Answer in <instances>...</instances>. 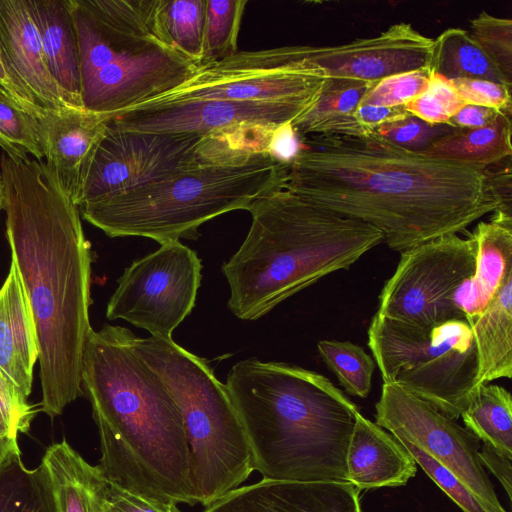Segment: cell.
<instances>
[{"label": "cell", "instance_id": "6da1fadb", "mask_svg": "<svg viewBox=\"0 0 512 512\" xmlns=\"http://www.w3.org/2000/svg\"><path fill=\"white\" fill-rule=\"evenodd\" d=\"M288 164L284 187L368 224L403 252L464 232L497 210L482 167L445 162L380 135H308Z\"/></svg>", "mask_w": 512, "mask_h": 512}, {"label": "cell", "instance_id": "7a4b0ae2", "mask_svg": "<svg viewBox=\"0 0 512 512\" xmlns=\"http://www.w3.org/2000/svg\"><path fill=\"white\" fill-rule=\"evenodd\" d=\"M3 210L11 260L33 313L39 346L40 411L52 420L79 396L92 327L93 252L78 206L41 160L2 153Z\"/></svg>", "mask_w": 512, "mask_h": 512}, {"label": "cell", "instance_id": "3957f363", "mask_svg": "<svg viewBox=\"0 0 512 512\" xmlns=\"http://www.w3.org/2000/svg\"><path fill=\"white\" fill-rule=\"evenodd\" d=\"M129 329L89 332L81 386L92 406L107 481L161 503L195 504L190 453L179 407L130 347Z\"/></svg>", "mask_w": 512, "mask_h": 512}, {"label": "cell", "instance_id": "277c9868", "mask_svg": "<svg viewBox=\"0 0 512 512\" xmlns=\"http://www.w3.org/2000/svg\"><path fill=\"white\" fill-rule=\"evenodd\" d=\"M225 385L263 478L348 481L346 455L359 410L329 379L249 358L231 368Z\"/></svg>", "mask_w": 512, "mask_h": 512}, {"label": "cell", "instance_id": "5b68a950", "mask_svg": "<svg viewBox=\"0 0 512 512\" xmlns=\"http://www.w3.org/2000/svg\"><path fill=\"white\" fill-rule=\"evenodd\" d=\"M237 252L222 266L228 307L242 320H256L329 274L348 269L383 243L363 222L325 209L284 185L258 198Z\"/></svg>", "mask_w": 512, "mask_h": 512}, {"label": "cell", "instance_id": "8992f818", "mask_svg": "<svg viewBox=\"0 0 512 512\" xmlns=\"http://www.w3.org/2000/svg\"><path fill=\"white\" fill-rule=\"evenodd\" d=\"M288 164L266 151H239L130 192L78 207L109 237L140 236L160 244L195 239L205 222L248 208L284 185Z\"/></svg>", "mask_w": 512, "mask_h": 512}, {"label": "cell", "instance_id": "52a82bcc", "mask_svg": "<svg viewBox=\"0 0 512 512\" xmlns=\"http://www.w3.org/2000/svg\"><path fill=\"white\" fill-rule=\"evenodd\" d=\"M131 349L159 376L180 409L195 503L205 507L240 487L253 469L247 437L226 385L209 363L172 339L136 337Z\"/></svg>", "mask_w": 512, "mask_h": 512}, {"label": "cell", "instance_id": "ba28073f", "mask_svg": "<svg viewBox=\"0 0 512 512\" xmlns=\"http://www.w3.org/2000/svg\"><path fill=\"white\" fill-rule=\"evenodd\" d=\"M367 343L383 383L451 419L461 416L480 386L475 340L465 319L418 326L375 313Z\"/></svg>", "mask_w": 512, "mask_h": 512}, {"label": "cell", "instance_id": "9c48e42d", "mask_svg": "<svg viewBox=\"0 0 512 512\" xmlns=\"http://www.w3.org/2000/svg\"><path fill=\"white\" fill-rule=\"evenodd\" d=\"M255 134L200 136L129 131L107 119L77 206L126 193L239 151H264Z\"/></svg>", "mask_w": 512, "mask_h": 512}, {"label": "cell", "instance_id": "30bf717a", "mask_svg": "<svg viewBox=\"0 0 512 512\" xmlns=\"http://www.w3.org/2000/svg\"><path fill=\"white\" fill-rule=\"evenodd\" d=\"M476 242L447 234L401 252L380 295L379 315L418 326L465 319L455 305L457 287L474 272Z\"/></svg>", "mask_w": 512, "mask_h": 512}, {"label": "cell", "instance_id": "8fae6325", "mask_svg": "<svg viewBox=\"0 0 512 512\" xmlns=\"http://www.w3.org/2000/svg\"><path fill=\"white\" fill-rule=\"evenodd\" d=\"M201 269L197 253L179 240L160 244L124 270L106 317L123 319L151 336L172 339L173 331L195 306Z\"/></svg>", "mask_w": 512, "mask_h": 512}, {"label": "cell", "instance_id": "7c38bea8", "mask_svg": "<svg viewBox=\"0 0 512 512\" xmlns=\"http://www.w3.org/2000/svg\"><path fill=\"white\" fill-rule=\"evenodd\" d=\"M324 82L325 78L318 72L302 68L293 46L238 51L221 61L200 67L181 86L143 104L231 100L312 106Z\"/></svg>", "mask_w": 512, "mask_h": 512}, {"label": "cell", "instance_id": "4fadbf2b", "mask_svg": "<svg viewBox=\"0 0 512 512\" xmlns=\"http://www.w3.org/2000/svg\"><path fill=\"white\" fill-rule=\"evenodd\" d=\"M375 423L419 446L450 470L490 512H507L479 458L480 440L456 420L402 388L383 383Z\"/></svg>", "mask_w": 512, "mask_h": 512}, {"label": "cell", "instance_id": "5bb4252c", "mask_svg": "<svg viewBox=\"0 0 512 512\" xmlns=\"http://www.w3.org/2000/svg\"><path fill=\"white\" fill-rule=\"evenodd\" d=\"M311 105L283 102L193 100L142 104L108 117L129 131L200 136H237L274 132Z\"/></svg>", "mask_w": 512, "mask_h": 512}, {"label": "cell", "instance_id": "9a60e30c", "mask_svg": "<svg viewBox=\"0 0 512 512\" xmlns=\"http://www.w3.org/2000/svg\"><path fill=\"white\" fill-rule=\"evenodd\" d=\"M199 68L166 38H151L101 68L83 86L82 106L110 117L176 89Z\"/></svg>", "mask_w": 512, "mask_h": 512}, {"label": "cell", "instance_id": "2e32d148", "mask_svg": "<svg viewBox=\"0 0 512 512\" xmlns=\"http://www.w3.org/2000/svg\"><path fill=\"white\" fill-rule=\"evenodd\" d=\"M433 39L411 24L397 23L379 35L337 46L295 45L302 67L324 78L369 82L429 67Z\"/></svg>", "mask_w": 512, "mask_h": 512}, {"label": "cell", "instance_id": "e0dca14e", "mask_svg": "<svg viewBox=\"0 0 512 512\" xmlns=\"http://www.w3.org/2000/svg\"><path fill=\"white\" fill-rule=\"evenodd\" d=\"M159 1L71 0L82 88L121 52L154 37L168 39L160 24Z\"/></svg>", "mask_w": 512, "mask_h": 512}, {"label": "cell", "instance_id": "ac0fdd59", "mask_svg": "<svg viewBox=\"0 0 512 512\" xmlns=\"http://www.w3.org/2000/svg\"><path fill=\"white\" fill-rule=\"evenodd\" d=\"M0 49L9 77L35 112L84 110L51 77L26 0H0Z\"/></svg>", "mask_w": 512, "mask_h": 512}, {"label": "cell", "instance_id": "d6986e66", "mask_svg": "<svg viewBox=\"0 0 512 512\" xmlns=\"http://www.w3.org/2000/svg\"><path fill=\"white\" fill-rule=\"evenodd\" d=\"M203 512H363L349 481L265 479L238 487Z\"/></svg>", "mask_w": 512, "mask_h": 512}, {"label": "cell", "instance_id": "ffe728a7", "mask_svg": "<svg viewBox=\"0 0 512 512\" xmlns=\"http://www.w3.org/2000/svg\"><path fill=\"white\" fill-rule=\"evenodd\" d=\"M46 165L64 192L77 205L107 116L86 110L36 114Z\"/></svg>", "mask_w": 512, "mask_h": 512}, {"label": "cell", "instance_id": "44dd1931", "mask_svg": "<svg viewBox=\"0 0 512 512\" xmlns=\"http://www.w3.org/2000/svg\"><path fill=\"white\" fill-rule=\"evenodd\" d=\"M346 468L348 481L361 492L405 485L416 475L417 463L391 433L358 411Z\"/></svg>", "mask_w": 512, "mask_h": 512}, {"label": "cell", "instance_id": "7402d4cb", "mask_svg": "<svg viewBox=\"0 0 512 512\" xmlns=\"http://www.w3.org/2000/svg\"><path fill=\"white\" fill-rule=\"evenodd\" d=\"M476 242L474 272L455 290L453 301L471 324L512 271V216L495 211L471 233Z\"/></svg>", "mask_w": 512, "mask_h": 512}, {"label": "cell", "instance_id": "603a6c76", "mask_svg": "<svg viewBox=\"0 0 512 512\" xmlns=\"http://www.w3.org/2000/svg\"><path fill=\"white\" fill-rule=\"evenodd\" d=\"M39 356L36 325L14 261L0 288V369L26 395Z\"/></svg>", "mask_w": 512, "mask_h": 512}, {"label": "cell", "instance_id": "cb8c5ba5", "mask_svg": "<svg viewBox=\"0 0 512 512\" xmlns=\"http://www.w3.org/2000/svg\"><path fill=\"white\" fill-rule=\"evenodd\" d=\"M26 3L51 77L78 108L84 109L80 47L71 0H26Z\"/></svg>", "mask_w": 512, "mask_h": 512}, {"label": "cell", "instance_id": "d4e9b609", "mask_svg": "<svg viewBox=\"0 0 512 512\" xmlns=\"http://www.w3.org/2000/svg\"><path fill=\"white\" fill-rule=\"evenodd\" d=\"M41 464L56 512H103L107 479L65 439L46 449Z\"/></svg>", "mask_w": 512, "mask_h": 512}, {"label": "cell", "instance_id": "484cf974", "mask_svg": "<svg viewBox=\"0 0 512 512\" xmlns=\"http://www.w3.org/2000/svg\"><path fill=\"white\" fill-rule=\"evenodd\" d=\"M478 356L480 384L512 376V271L483 312L469 324Z\"/></svg>", "mask_w": 512, "mask_h": 512}, {"label": "cell", "instance_id": "4316f807", "mask_svg": "<svg viewBox=\"0 0 512 512\" xmlns=\"http://www.w3.org/2000/svg\"><path fill=\"white\" fill-rule=\"evenodd\" d=\"M376 82L325 78L314 104L291 124L299 137L308 135L365 136L369 133L355 111Z\"/></svg>", "mask_w": 512, "mask_h": 512}, {"label": "cell", "instance_id": "83f0119b", "mask_svg": "<svg viewBox=\"0 0 512 512\" xmlns=\"http://www.w3.org/2000/svg\"><path fill=\"white\" fill-rule=\"evenodd\" d=\"M420 154L455 164L483 167L511 157L510 116L498 111L490 123L478 128H455Z\"/></svg>", "mask_w": 512, "mask_h": 512}, {"label": "cell", "instance_id": "f1b7e54d", "mask_svg": "<svg viewBox=\"0 0 512 512\" xmlns=\"http://www.w3.org/2000/svg\"><path fill=\"white\" fill-rule=\"evenodd\" d=\"M429 68L448 80L484 79L506 85L492 60L471 34L460 28H449L433 39Z\"/></svg>", "mask_w": 512, "mask_h": 512}, {"label": "cell", "instance_id": "f546056e", "mask_svg": "<svg viewBox=\"0 0 512 512\" xmlns=\"http://www.w3.org/2000/svg\"><path fill=\"white\" fill-rule=\"evenodd\" d=\"M466 429L483 444L512 458V398L496 384H480L460 416Z\"/></svg>", "mask_w": 512, "mask_h": 512}, {"label": "cell", "instance_id": "4dcf8cb0", "mask_svg": "<svg viewBox=\"0 0 512 512\" xmlns=\"http://www.w3.org/2000/svg\"><path fill=\"white\" fill-rule=\"evenodd\" d=\"M0 512H56L42 464L28 469L19 447L0 464Z\"/></svg>", "mask_w": 512, "mask_h": 512}, {"label": "cell", "instance_id": "1f68e13d", "mask_svg": "<svg viewBox=\"0 0 512 512\" xmlns=\"http://www.w3.org/2000/svg\"><path fill=\"white\" fill-rule=\"evenodd\" d=\"M206 0H160L159 19L169 41L200 66Z\"/></svg>", "mask_w": 512, "mask_h": 512}, {"label": "cell", "instance_id": "d6a6232c", "mask_svg": "<svg viewBox=\"0 0 512 512\" xmlns=\"http://www.w3.org/2000/svg\"><path fill=\"white\" fill-rule=\"evenodd\" d=\"M247 0H206L200 67L238 52L237 39Z\"/></svg>", "mask_w": 512, "mask_h": 512}, {"label": "cell", "instance_id": "836d02e7", "mask_svg": "<svg viewBox=\"0 0 512 512\" xmlns=\"http://www.w3.org/2000/svg\"><path fill=\"white\" fill-rule=\"evenodd\" d=\"M317 349L348 394L360 398L369 395L376 364L362 347L350 341L320 340Z\"/></svg>", "mask_w": 512, "mask_h": 512}, {"label": "cell", "instance_id": "e575fe53", "mask_svg": "<svg viewBox=\"0 0 512 512\" xmlns=\"http://www.w3.org/2000/svg\"><path fill=\"white\" fill-rule=\"evenodd\" d=\"M0 147L13 157L43 160L36 114L0 88Z\"/></svg>", "mask_w": 512, "mask_h": 512}, {"label": "cell", "instance_id": "d590c367", "mask_svg": "<svg viewBox=\"0 0 512 512\" xmlns=\"http://www.w3.org/2000/svg\"><path fill=\"white\" fill-rule=\"evenodd\" d=\"M471 36L495 64L506 85H512V20L482 11L471 21Z\"/></svg>", "mask_w": 512, "mask_h": 512}, {"label": "cell", "instance_id": "8d00e7d4", "mask_svg": "<svg viewBox=\"0 0 512 512\" xmlns=\"http://www.w3.org/2000/svg\"><path fill=\"white\" fill-rule=\"evenodd\" d=\"M465 105L451 80L432 73L427 90L404 106L410 114L425 122L448 124Z\"/></svg>", "mask_w": 512, "mask_h": 512}, {"label": "cell", "instance_id": "74e56055", "mask_svg": "<svg viewBox=\"0 0 512 512\" xmlns=\"http://www.w3.org/2000/svg\"><path fill=\"white\" fill-rule=\"evenodd\" d=\"M431 75L430 68L424 67L383 78L373 85L359 105L404 106L427 90Z\"/></svg>", "mask_w": 512, "mask_h": 512}, {"label": "cell", "instance_id": "f35d334b", "mask_svg": "<svg viewBox=\"0 0 512 512\" xmlns=\"http://www.w3.org/2000/svg\"><path fill=\"white\" fill-rule=\"evenodd\" d=\"M413 456L417 465L460 507L463 512H490L488 508L450 470L416 444L394 436Z\"/></svg>", "mask_w": 512, "mask_h": 512}, {"label": "cell", "instance_id": "ab89813d", "mask_svg": "<svg viewBox=\"0 0 512 512\" xmlns=\"http://www.w3.org/2000/svg\"><path fill=\"white\" fill-rule=\"evenodd\" d=\"M39 409L0 369V439L17 441L27 433Z\"/></svg>", "mask_w": 512, "mask_h": 512}, {"label": "cell", "instance_id": "60d3db41", "mask_svg": "<svg viewBox=\"0 0 512 512\" xmlns=\"http://www.w3.org/2000/svg\"><path fill=\"white\" fill-rule=\"evenodd\" d=\"M454 129L448 124H431L409 115L378 127L374 133L401 148L420 153Z\"/></svg>", "mask_w": 512, "mask_h": 512}, {"label": "cell", "instance_id": "b9f144b4", "mask_svg": "<svg viewBox=\"0 0 512 512\" xmlns=\"http://www.w3.org/2000/svg\"><path fill=\"white\" fill-rule=\"evenodd\" d=\"M451 81L465 104L511 115V88L508 86L484 79L459 78Z\"/></svg>", "mask_w": 512, "mask_h": 512}, {"label": "cell", "instance_id": "7bdbcfd3", "mask_svg": "<svg viewBox=\"0 0 512 512\" xmlns=\"http://www.w3.org/2000/svg\"><path fill=\"white\" fill-rule=\"evenodd\" d=\"M482 169L490 192L498 204L496 211L512 216L511 157L483 166Z\"/></svg>", "mask_w": 512, "mask_h": 512}, {"label": "cell", "instance_id": "ee69618b", "mask_svg": "<svg viewBox=\"0 0 512 512\" xmlns=\"http://www.w3.org/2000/svg\"><path fill=\"white\" fill-rule=\"evenodd\" d=\"M410 114L405 106L358 105L355 111L357 122L369 133L387 123L408 117Z\"/></svg>", "mask_w": 512, "mask_h": 512}, {"label": "cell", "instance_id": "f6af8a7d", "mask_svg": "<svg viewBox=\"0 0 512 512\" xmlns=\"http://www.w3.org/2000/svg\"><path fill=\"white\" fill-rule=\"evenodd\" d=\"M479 458L486 467L503 486L507 497L511 500L512 496V458H509L487 444H483L479 449Z\"/></svg>", "mask_w": 512, "mask_h": 512}, {"label": "cell", "instance_id": "bcb514c9", "mask_svg": "<svg viewBox=\"0 0 512 512\" xmlns=\"http://www.w3.org/2000/svg\"><path fill=\"white\" fill-rule=\"evenodd\" d=\"M291 123L282 125L275 131L269 150L275 159L286 164L296 157L301 147L299 136Z\"/></svg>", "mask_w": 512, "mask_h": 512}, {"label": "cell", "instance_id": "7dc6e473", "mask_svg": "<svg viewBox=\"0 0 512 512\" xmlns=\"http://www.w3.org/2000/svg\"><path fill=\"white\" fill-rule=\"evenodd\" d=\"M497 110L466 104L453 117L448 125L454 128H478L487 125L497 114Z\"/></svg>", "mask_w": 512, "mask_h": 512}, {"label": "cell", "instance_id": "c3c4849f", "mask_svg": "<svg viewBox=\"0 0 512 512\" xmlns=\"http://www.w3.org/2000/svg\"><path fill=\"white\" fill-rule=\"evenodd\" d=\"M0 88L7 93L9 96L14 98L18 103H20L23 107L28 109L34 114H39L33 110V108L29 105L20 91L16 88L14 83L12 82L9 74L7 72L4 60L2 58V53L0 49Z\"/></svg>", "mask_w": 512, "mask_h": 512}, {"label": "cell", "instance_id": "681fc988", "mask_svg": "<svg viewBox=\"0 0 512 512\" xmlns=\"http://www.w3.org/2000/svg\"><path fill=\"white\" fill-rule=\"evenodd\" d=\"M18 446L17 441L0 439V464L7 455V453Z\"/></svg>", "mask_w": 512, "mask_h": 512}, {"label": "cell", "instance_id": "f907efd6", "mask_svg": "<svg viewBox=\"0 0 512 512\" xmlns=\"http://www.w3.org/2000/svg\"><path fill=\"white\" fill-rule=\"evenodd\" d=\"M3 210V187L2 180H0V211Z\"/></svg>", "mask_w": 512, "mask_h": 512}, {"label": "cell", "instance_id": "816d5d0a", "mask_svg": "<svg viewBox=\"0 0 512 512\" xmlns=\"http://www.w3.org/2000/svg\"><path fill=\"white\" fill-rule=\"evenodd\" d=\"M103 512H117V511H115L114 509H112V508H111V507L106 503V496H105V501H104Z\"/></svg>", "mask_w": 512, "mask_h": 512}, {"label": "cell", "instance_id": "f5cc1de1", "mask_svg": "<svg viewBox=\"0 0 512 512\" xmlns=\"http://www.w3.org/2000/svg\"><path fill=\"white\" fill-rule=\"evenodd\" d=\"M0 180H1V174H0Z\"/></svg>", "mask_w": 512, "mask_h": 512}]
</instances>
